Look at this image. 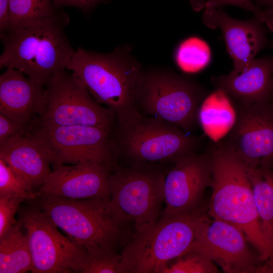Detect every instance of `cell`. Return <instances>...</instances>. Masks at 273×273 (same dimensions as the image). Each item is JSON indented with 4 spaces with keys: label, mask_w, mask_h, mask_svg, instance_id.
I'll use <instances>...</instances> for the list:
<instances>
[{
    "label": "cell",
    "mask_w": 273,
    "mask_h": 273,
    "mask_svg": "<svg viewBox=\"0 0 273 273\" xmlns=\"http://www.w3.org/2000/svg\"><path fill=\"white\" fill-rule=\"evenodd\" d=\"M33 125L20 124L0 114V145L11 138L31 133Z\"/></svg>",
    "instance_id": "30"
},
{
    "label": "cell",
    "mask_w": 273,
    "mask_h": 273,
    "mask_svg": "<svg viewBox=\"0 0 273 273\" xmlns=\"http://www.w3.org/2000/svg\"><path fill=\"white\" fill-rule=\"evenodd\" d=\"M202 21L210 28L220 30L236 71L247 66L270 43L268 29L256 17L240 20L230 17L222 8H207L204 11Z\"/></svg>",
    "instance_id": "15"
},
{
    "label": "cell",
    "mask_w": 273,
    "mask_h": 273,
    "mask_svg": "<svg viewBox=\"0 0 273 273\" xmlns=\"http://www.w3.org/2000/svg\"><path fill=\"white\" fill-rule=\"evenodd\" d=\"M235 112L228 97L221 91L216 92L206 97L199 109V124L206 133L215 141L217 132L228 131L235 120Z\"/></svg>",
    "instance_id": "21"
},
{
    "label": "cell",
    "mask_w": 273,
    "mask_h": 273,
    "mask_svg": "<svg viewBox=\"0 0 273 273\" xmlns=\"http://www.w3.org/2000/svg\"><path fill=\"white\" fill-rule=\"evenodd\" d=\"M216 89L232 104L251 105L271 102L273 97V57L254 59L245 68L211 79Z\"/></svg>",
    "instance_id": "17"
},
{
    "label": "cell",
    "mask_w": 273,
    "mask_h": 273,
    "mask_svg": "<svg viewBox=\"0 0 273 273\" xmlns=\"http://www.w3.org/2000/svg\"><path fill=\"white\" fill-rule=\"evenodd\" d=\"M271 171H272V172L273 173V168L271 169Z\"/></svg>",
    "instance_id": "36"
},
{
    "label": "cell",
    "mask_w": 273,
    "mask_h": 273,
    "mask_svg": "<svg viewBox=\"0 0 273 273\" xmlns=\"http://www.w3.org/2000/svg\"><path fill=\"white\" fill-rule=\"evenodd\" d=\"M46 213L74 243L95 245L117 251L128 241L132 232L128 221L110 199L74 200L51 194H39L25 201Z\"/></svg>",
    "instance_id": "2"
},
{
    "label": "cell",
    "mask_w": 273,
    "mask_h": 273,
    "mask_svg": "<svg viewBox=\"0 0 273 273\" xmlns=\"http://www.w3.org/2000/svg\"><path fill=\"white\" fill-rule=\"evenodd\" d=\"M207 153L212 177L208 215L239 228L260 260H266L273 250V242L258 213L247 167L222 140L215 141Z\"/></svg>",
    "instance_id": "1"
},
{
    "label": "cell",
    "mask_w": 273,
    "mask_h": 273,
    "mask_svg": "<svg viewBox=\"0 0 273 273\" xmlns=\"http://www.w3.org/2000/svg\"><path fill=\"white\" fill-rule=\"evenodd\" d=\"M272 34H273V33H272ZM271 46L272 48H273V40H272V41L271 42ZM272 102H273V97H272Z\"/></svg>",
    "instance_id": "35"
},
{
    "label": "cell",
    "mask_w": 273,
    "mask_h": 273,
    "mask_svg": "<svg viewBox=\"0 0 273 273\" xmlns=\"http://www.w3.org/2000/svg\"><path fill=\"white\" fill-rule=\"evenodd\" d=\"M112 133L96 126L44 125L35 120L31 134L49 152L54 168L65 164L94 163L113 169L117 161Z\"/></svg>",
    "instance_id": "11"
},
{
    "label": "cell",
    "mask_w": 273,
    "mask_h": 273,
    "mask_svg": "<svg viewBox=\"0 0 273 273\" xmlns=\"http://www.w3.org/2000/svg\"><path fill=\"white\" fill-rule=\"evenodd\" d=\"M66 69L58 71L48 79L40 114L41 124L56 126L87 125L113 132L114 114L98 103L81 81Z\"/></svg>",
    "instance_id": "9"
},
{
    "label": "cell",
    "mask_w": 273,
    "mask_h": 273,
    "mask_svg": "<svg viewBox=\"0 0 273 273\" xmlns=\"http://www.w3.org/2000/svg\"><path fill=\"white\" fill-rule=\"evenodd\" d=\"M103 0H53L58 9L64 7H73L87 13Z\"/></svg>",
    "instance_id": "31"
},
{
    "label": "cell",
    "mask_w": 273,
    "mask_h": 273,
    "mask_svg": "<svg viewBox=\"0 0 273 273\" xmlns=\"http://www.w3.org/2000/svg\"><path fill=\"white\" fill-rule=\"evenodd\" d=\"M25 201L16 196L0 197V237L17 222L15 215L21 203Z\"/></svg>",
    "instance_id": "29"
},
{
    "label": "cell",
    "mask_w": 273,
    "mask_h": 273,
    "mask_svg": "<svg viewBox=\"0 0 273 273\" xmlns=\"http://www.w3.org/2000/svg\"><path fill=\"white\" fill-rule=\"evenodd\" d=\"M27 204V203H26ZM20 206L17 214L26 233L33 273L80 272L87 255L85 247L64 236L38 207Z\"/></svg>",
    "instance_id": "10"
},
{
    "label": "cell",
    "mask_w": 273,
    "mask_h": 273,
    "mask_svg": "<svg viewBox=\"0 0 273 273\" xmlns=\"http://www.w3.org/2000/svg\"><path fill=\"white\" fill-rule=\"evenodd\" d=\"M208 96L194 80L165 70L143 71L135 97L139 112L161 119L191 133L199 125L200 106Z\"/></svg>",
    "instance_id": "7"
},
{
    "label": "cell",
    "mask_w": 273,
    "mask_h": 273,
    "mask_svg": "<svg viewBox=\"0 0 273 273\" xmlns=\"http://www.w3.org/2000/svg\"><path fill=\"white\" fill-rule=\"evenodd\" d=\"M10 28V0H0L1 36L8 32Z\"/></svg>",
    "instance_id": "32"
},
{
    "label": "cell",
    "mask_w": 273,
    "mask_h": 273,
    "mask_svg": "<svg viewBox=\"0 0 273 273\" xmlns=\"http://www.w3.org/2000/svg\"><path fill=\"white\" fill-rule=\"evenodd\" d=\"M211 50L208 44L197 37L183 41L175 53L177 65L187 73H195L205 68L210 63Z\"/></svg>",
    "instance_id": "24"
},
{
    "label": "cell",
    "mask_w": 273,
    "mask_h": 273,
    "mask_svg": "<svg viewBox=\"0 0 273 273\" xmlns=\"http://www.w3.org/2000/svg\"><path fill=\"white\" fill-rule=\"evenodd\" d=\"M0 76V114L25 125H32L41 112L44 88L13 68Z\"/></svg>",
    "instance_id": "18"
},
{
    "label": "cell",
    "mask_w": 273,
    "mask_h": 273,
    "mask_svg": "<svg viewBox=\"0 0 273 273\" xmlns=\"http://www.w3.org/2000/svg\"><path fill=\"white\" fill-rule=\"evenodd\" d=\"M258 7L262 8H273V0H252Z\"/></svg>",
    "instance_id": "34"
},
{
    "label": "cell",
    "mask_w": 273,
    "mask_h": 273,
    "mask_svg": "<svg viewBox=\"0 0 273 273\" xmlns=\"http://www.w3.org/2000/svg\"><path fill=\"white\" fill-rule=\"evenodd\" d=\"M0 158L36 193L52 172L50 154L31 133L11 138L0 145Z\"/></svg>",
    "instance_id": "19"
},
{
    "label": "cell",
    "mask_w": 273,
    "mask_h": 273,
    "mask_svg": "<svg viewBox=\"0 0 273 273\" xmlns=\"http://www.w3.org/2000/svg\"><path fill=\"white\" fill-rule=\"evenodd\" d=\"M247 242L239 228L221 220L211 219L207 213L199 224L194 241L186 252L202 253L224 272H255L259 264Z\"/></svg>",
    "instance_id": "13"
},
{
    "label": "cell",
    "mask_w": 273,
    "mask_h": 273,
    "mask_svg": "<svg viewBox=\"0 0 273 273\" xmlns=\"http://www.w3.org/2000/svg\"><path fill=\"white\" fill-rule=\"evenodd\" d=\"M32 267L26 231L18 219L0 237V273H23Z\"/></svg>",
    "instance_id": "20"
},
{
    "label": "cell",
    "mask_w": 273,
    "mask_h": 273,
    "mask_svg": "<svg viewBox=\"0 0 273 273\" xmlns=\"http://www.w3.org/2000/svg\"><path fill=\"white\" fill-rule=\"evenodd\" d=\"M215 263L205 255L191 251L175 258L172 264L164 265L158 273H216L219 272Z\"/></svg>",
    "instance_id": "26"
},
{
    "label": "cell",
    "mask_w": 273,
    "mask_h": 273,
    "mask_svg": "<svg viewBox=\"0 0 273 273\" xmlns=\"http://www.w3.org/2000/svg\"><path fill=\"white\" fill-rule=\"evenodd\" d=\"M207 212L204 203L192 212L161 215L149 228L134 231L121 253L128 273H158L164 265L182 255L194 241Z\"/></svg>",
    "instance_id": "6"
},
{
    "label": "cell",
    "mask_w": 273,
    "mask_h": 273,
    "mask_svg": "<svg viewBox=\"0 0 273 273\" xmlns=\"http://www.w3.org/2000/svg\"><path fill=\"white\" fill-rule=\"evenodd\" d=\"M265 261L263 264L259 265L256 268L255 272L273 273V250L269 257Z\"/></svg>",
    "instance_id": "33"
},
{
    "label": "cell",
    "mask_w": 273,
    "mask_h": 273,
    "mask_svg": "<svg viewBox=\"0 0 273 273\" xmlns=\"http://www.w3.org/2000/svg\"><path fill=\"white\" fill-rule=\"evenodd\" d=\"M235 121L222 140L249 169L273 168V102L232 104Z\"/></svg>",
    "instance_id": "12"
},
{
    "label": "cell",
    "mask_w": 273,
    "mask_h": 273,
    "mask_svg": "<svg viewBox=\"0 0 273 273\" xmlns=\"http://www.w3.org/2000/svg\"><path fill=\"white\" fill-rule=\"evenodd\" d=\"M60 11L55 7L53 0H10L9 31L27 27L54 17Z\"/></svg>",
    "instance_id": "23"
},
{
    "label": "cell",
    "mask_w": 273,
    "mask_h": 273,
    "mask_svg": "<svg viewBox=\"0 0 273 273\" xmlns=\"http://www.w3.org/2000/svg\"><path fill=\"white\" fill-rule=\"evenodd\" d=\"M66 69L81 81L98 103L114 114L116 122L140 113L135 97L143 71L129 50L117 48L102 54L78 47Z\"/></svg>",
    "instance_id": "4"
},
{
    "label": "cell",
    "mask_w": 273,
    "mask_h": 273,
    "mask_svg": "<svg viewBox=\"0 0 273 273\" xmlns=\"http://www.w3.org/2000/svg\"><path fill=\"white\" fill-rule=\"evenodd\" d=\"M247 168L258 213L273 242V173L271 169Z\"/></svg>",
    "instance_id": "22"
},
{
    "label": "cell",
    "mask_w": 273,
    "mask_h": 273,
    "mask_svg": "<svg viewBox=\"0 0 273 273\" xmlns=\"http://www.w3.org/2000/svg\"><path fill=\"white\" fill-rule=\"evenodd\" d=\"M69 22L57 15L1 36L4 50L0 68H13L44 86L56 72L66 69L75 51L65 32Z\"/></svg>",
    "instance_id": "3"
},
{
    "label": "cell",
    "mask_w": 273,
    "mask_h": 273,
    "mask_svg": "<svg viewBox=\"0 0 273 273\" xmlns=\"http://www.w3.org/2000/svg\"><path fill=\"white\" fill-rule=\"evenodd\" d=\"M172 162L173 166L166 174V206L161 215H176L196 210L204 204L205 190L211 185V163L207 152H193Z\"/></svg>",
    "instance_id": "14"
},
{
    "label": "cell",
    "mask_w": 273,
    "mask_h": 273,
    "mask_svg": "<svg viewBox=\"0 0 273 273\" xmlns=\"http://www.w3.org/2000/svg\"><path fill=\"white\" fill-rule=\"evenodd\" d=\"M8 196L21 197L26 201L36 198L37 194L0 158V197Z\"/></svg>",
    "instance_id": "28"
},
{
    "label": "cell",
    "mask_w": 273,
    "mask_h": 273,
    "mask_svg": "<svg viewBox=\"0 0 273 273\" xmlns=\"http://www.w3.org/2000/svg\"><path fill=\"white\" fill-rule=\"evenodd\" d=\"M112 168L94 163L54 168L37 194H51L74 200L110 199L109 177Z\"/></svg>",
    "instance_id": "16"
},
{
    "label": "cell",
    "mask_w": 273,
    "mask_h": 273,
    "mask_svg": "<svg viewBox=\"0 0 273 273\" xmlns=\"http://www.w3.org/2000/svg\"><path fill=\"white\" fill-rule=\"evenodd\" d=\"M168 168L162 163L133 162L117 164L109 177L110 200L134 225V231L152 226L161 216Z\"/></svg>",
    "instance_id": "8"
},
{
    "label": "cell",
    "mask_w": 273,
    "mask_h": 273,
    "mask_svg": "<svg viewBox=\"0 0 273 273\" xmlns=\"http://www.w3.org/2000/svg\"><path fill=\"white\" fill-rule=\"evenodd\" d=\"M193 9L199 12L207 8H222L226 6H234L251 12L273 32V8H262L252 0H189Z\"/></svg>",
    "instance_id": "27"
},
{
    "label": "cell",
    "mask_w": 273,
    "mask_h": 273,
    "mask_svg": "<svg viewBox=\"0 0 273 273\" xmlns=\"http://www.w3.org/2000/svg\"><path fill=\"white\" fill-rule=\"evenodd\" d=\"M112 141L117 161L162 164L198 151L201 143L175 125L141 113L116 122Z\"/></svg>",
    "instance_id": "5"
},
{
    "label": "cell",
    "mask_w": 273,
    "mask_h": 273,
    "mask_svg": "<svg viewBox=\"0 0 273 273\" xmlns=\"http://www.w3.org/2000/svg\"><path fill=\"white\" fill-rule=\"evenodd\" d=\"M87 255L80 272L128 273L121 254L95 245L85 247Z\"/></svg>",
    "instance_id": "25"
}]
</instances>
